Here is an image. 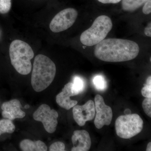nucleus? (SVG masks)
<instances>
[{
  "label": "nucleus",
  "instance_id": "dca6fc26",
  "mask_svg": "<svg viewBox=\"0 0 151 151\" xmlns=\"http://www.w3.org/2000/svg\"><path fill=\"white\" fill-rule=\"evenodd\" d=\"M85 87V83L83 79L79 76H75L72 82V89L75 95L83 92Z\"/></svg>",
  "mask_w": 151,
  "mask_h": 151
},
{
  "label": "nucleus",
  "instance_id": "f03ea898",
  "mask_svg": "<svg viewBox=\"0 0 151 151\" xmlns=\"http://www.w3.org/2000/svg\"><path fill=\"white\" fill-rule=\"evenodd\" d=\"M56 66L48 57L38 55L34 61L31 84L37 92L43 91L52 83L56 73Z\"/></svg>",
  "mask_w": 151,
  "mask_h": 151
},
{
  "label": "nucleus",
  "instance_id": "4be33fe9",
  "mask_svg": "<svg viewBox=\"0 0 151 151\" xmlns=\"http://www.w3.org/2000/svg\"><path fill=\"white\" fill-rule=\"evenodd\" d=\"M143 13L149 14L151 12V0H148L145 4L142 9Z\"/></svg>",
  "mask_w": 151,
  "mask_h": 151
},
{
  "label": "nucleus",
  "instance_id": "393cba45",
  "mask_svg": "<svg viewBox=\"0 0 151 151\" xmlns=\"http://www.w3.org/2000/svg\"><path fill=\"white\" fill-rule=\"evenodd\" d=\"M124 113H125V115H129V114H131L132 111L129 109H127L124 111Z\"/></svg>",
  "mask_w": 151,
  "mask_h": 151
},
{
  "label": "nucleus",
  "instance_id": "b1692460",
  "mask_svg": "<svg viewBox=\"0 0 151 151\" xmlns=\"http://www.w3.org/2000/svg\"><path fill=\"white\" fill-rule=\"evenodd\" d=\"M145 33L146 35L147 36L149 37H151V22L150 23V24L145 28Z\"/></svg>",
  "mask_w": 151,
  "mask_h": 151
},
{
  "label": "nucleus",
  "instance_id": "5701e85b",
  "mask_svg": "<svg viewBox=\"0 0 151 151\" xmlns=\"http://www.w3.org/2000/svg\"><path fill=\"white\" fill-rule=\"evenodd\" d=\"M100 2L104 4H116L120 2L122 0H97Z\"/></svg>",
  "mask_w": 151,
  "mask_h": 151
},
{
  "label": "nucleus",
  "instance_id": "ddd939ff",
  "mask_svg": "<svg viewBox=\"0 0 151 151\" xmlns=\"http://www.w3.org/2000/svg\"><path fill=\"white\" fill-rule=\"evenodd\" d=\"M20 148L23 151H46L47 148L45 143L40 140L32 141L24 139L20 143Z\"/></svg>",
  "mask_w": 151,
  "mask_h": 151
},
{
  "label": "nucleus",
  "instance_id": "a878e982",
  "mask_svg": "<svg viewBox=\"0 0 151 151\" xmlns=\"http://www.w3.org/2000/svg\"><path fill=\"white\" fill-rule=\"evenodd\" d=\"M147 151H151V142H150L148 144L147 146V149H146Z\"/></svg>",
  "mask_w": 151,
  "mask_h": 151
},
{
  "label": "nucleus",
  "instance_id": "0eeeda50",
  "mask_svg": "<svg viewBox=\"0 0 151 151\" xmlns=\"http://www.w3.org/2000/svg\"><path fill=\"white\" fill-rule=\"evenodd\" d=\"M33 119L37 122H41L47 132L52 134L56 131L58 122V112L51 109L46 104L41 105L33 114Z\"/></svg>",
  "mask_w": 151,
  "mask_h": 151
},
{
  "label": "nucleus",
  "instance_id": "2eb2a0df",
  "mask_svg": "<svg viewBox=\"0 0 151 151\" xmlns=\"http://www.w3.org/2000/svg\"><path fill=\"white\" fill-rule=\"evenodd\" d=\"M15 130V126L12 120L8 119L0 120V136L4 133L12 134Z\"/></svg>",
  "mask_w": 151,
  "mask_h": 151
},
{
  "label": "nucleus",
  "instance_id": "a211bd4d",
  "mask_svg": "<svg viewBox=\"0 0 151 151\" xmlns=\"http://www.w3.org/2000/svg\"><path fill=\"white\" fill-rule=\"evenodd\" d=\"M144 87L142 89V95L145 98L151 97V76H149L147 78L146 84H144Z\"/></svg>",
  "mask_w": 151,
  "mask_h": 151
},
{
  "label": "nucleus",
  "instance_id": "f257e3e1",
  "mask_svg": "<svg viewBox=\"0 0 151 151\" xmlns=\"http://www.w3.org/2000/svg\"><path fill=\"white\" fill-rule=\"evenodd\" d=\"M139 52L138 44L133 41L117 38L104 39L94 49L98 59L108 62L129 61L136 58Z\"/></svg>",
  "mask_w": 151,
  "mask_h": 151
},
{
  "label": "nucleus",
  "instance_id": "4468645a",
  "mask_svg": "<svg viewBox=\"0 0 151 151\" xmlns=\"http://www.w3.org/2000/svg\"><path fill=\"white\" fill-rule=\"evenodd\" d=\"M148 0H123L122 9L126 12H134L139 8Z\"/></svg>",
  "mask_w": 151,
  "mask_h": 151
},
{
  "label": "nucleus",
  "instance_id": "aec40b11",
  "mask_svg": "<svg viewBox=\"0 0 151 151\" xmlns=\"http://www.w3.org/2000/svg\"><path fill=\"white\" fill-rule=\"evenodd\" d=\"M142 108L145 113L151 117V97L146 98L142 103Z\"/></svg>",
  "mask_w": 151,
  "mask_h": 151
},
{
  "label": "nucleus",
  "instance_id": "f3484780",
  "mask_svg": "<svg viewBox=\"0 0 151 151\" xmlns=\"http://www.w3.org/2000/svg\"><path fill=\"white\" fill-rule=\"evenodd\" d=\"M93 82L95 88L97 90L103 91L106 89L107 82L102 76H96L93 78Z\"/></svg>",
  "mask_w": 151,
  "mask_h": 151
},
{
  "label": "nucleus",
  "instance_id": "423d86ee",
  "mask_svg": "<svg viewBox=\"0 0 151 151\" xmlns=\"http://www.w3.org/2000/svg\"><path fill=\"white\" fill-rule=\"evenodd\" d=\"M78 15V12L74 9L69 8L63 10L52 20L50 29L55 33L66 30L75 23Z\"/></svg>",
  "mask_w": 151,
  "mask_h": 151
},
{
  "label": "nucleus",
  "instance_id": "1a4fd4ad",
  "mask_svg": "<svg viewBox=\"0 0 151 151\" xmlns=\"http://www.w3.org/2000/svg\"><path fill=\"white\" fill-rule=\"evenodd\" d=\"M73 119L80 127L85 125L86 122L92 121L95 115V104L89 100L84 105H75L73 108Z\"/></svg>",
  "mask_w": 151,
  "mask_h": 151
},
{
  "label": "nucleus",
  "instance_id": "9d476101",
  "mask_svg": "<svg viewBox=\"0 0 151 151\" xmlns=\"http://www.w3.org/2000/svg\"><path fill=\"white\" fill-rule=\"evenodd\" d=\"M21 104L19 100L13 99L3 103L1 106L2 115L4 119L13 120L22 119L25 116V113L21 110Z\"/></svg>",
  "mask_w": 151,
  "mask_h": 151
},
{
  "label": "nucleus",
  "instance_id": "39448f33",
  "mask_svg": "<svg viewBox=\"0 0 151 151\" xmlns=\"http://www.w3.org/2000/svg\"><path fill=\"white\" fill-rule=\"evenodd\" d=\"M143 125L142 119L138 114L122 115L115 123L116 134L122 139H130L142 132Z\"/></svg>",
  "mask_w": 151,
  "mask_h": 151
},
{
  "label": "nucleus",
  "instance_id": "bb28decb",
  "mask_svg": "<svg viewBox=\"0 0 151 151\" xmlns=\"http://www.w3.org/2000/svg\"><path fill=\"white\" fill-rule=\"evenodd\" d=\"M29 108V105H26L25 106V108H26V109H28V108Z\"/></svg>",
  "mask_w": 151,
  "mask_h": 151
},
{
  "label": "nucleus",
  "instance_id": "6ab92c4d",
  "mask_svg": "<svg viewBox=\"0 0 151 151\" xmlns=\"http://www.w3.org/2000/svg\"><path fill=\"white\" fill-rule=\"evenodd\" d=\"M12 7L11 0H0V13H8Z\"/></svg>",
  "mask_w": 151,
  "mask_h": 151
},
{
  "label": "nucleus",
  "instance_id": "20e7f679",
  "mask_svg": "<svg viewBox=\"0 0 151 151\" xmlns=\"http://www.w3.org/2000/svg\"><path fill=\"white\" fill-rule=\"evenodd\" d=\"M112 28L111 18L106 15L100 16L95 19L91 27L81 34L80 41L85 46L96 45L105 39Z\"/></svg>",
  "mask_w": 151,
  "mask_h": 151
},
{
  "label": "nucleus",
  "instance_id": "6e6552de",
  "mask_svg": "<svg viewBox=\"0 0 151 151\" xmlns=\"http://www.w3.org/2000/svg\"><path fill=\"white\" fill-rule=\"evenodd\" d=\"M96 117L94 121L95 127L98 129L103 128L105 125L109 126L113 118L112 108L105 104L103 97L97 94L94 98Z\"/></svg>",
  "mask_w": 151,
  "mask_h": 151
},
{
  "label": "nucleus",
  "instance_id": "7ed1b4c3",
  "mask_svg": "<svg viewBox=\"0 0 151 151\" xmlns=\"http://www.w3.org/2000/svg\"><path fill=\"white\" fill-rule=\"evenodd\" d=\"M9 55L12 65L19 73L26 75L30 73L31 60L34 52L28 44L19 40H14L10 45Z\"/></svg>",
  "mask_w": 151,
  "mask_h": 151
},
{
  "label": "nucleus",
  "instance_id": "9b49d317",
  "mask_svg": "<svg viewBox=\"0 0 151 151\" xmlns=\"http://www.w3.org/2000/svg\"><path fill=\"white\" fill-rule=\"evenodd\" d=\"M73 147L72 151H88L92 145L89 133L86 130H76L71 137Z\"/></svg>",
  "mask_w": 151,
  "mask_h": 151
},
{
  "label": "nucleus",
  "instance_id": "f8f14e48",
  "mask_svg": "<svg viewBox=\"0 0 151 151\" xmlns=\"http://www.w3.org/2000/svg\"><path fill=\"white\" fill-rule=\"evenodd\" d=\"M72 82L65 84L62 92L58 94L56 97L57 104L61 108L67 110H70L78 103L76 100H70V97L75 96L72 91Z\"/></svg>",
  "mask_w": 151,
  "mask_h": 151
},
{
  "label": "nucleus",
  "instance_id": "412c9836",
  "mask_svg": "<svg viewBox=\"0 0 151 151\" xmlns=\"http://www.w3.org/2000/svg\"><path fill=\"white\" fill-rule=\"evenodd\" d=\"M50 151H65V145L64 143L60 142H56L52 144L49 148Z\"/></svg>",
  "mask_w": 151,
  "mask_h": 151
}]
</instances>
